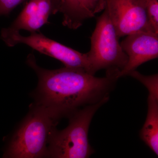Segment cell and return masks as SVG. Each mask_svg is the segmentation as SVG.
Wrapping results in <instances>:
<instances>
[{"label":"cell","instance_id":"5bb4252c","mask_svg":"<svg viewBox=\"0 0 158 158\" xmlns=\"http://www.w3.org/2000/svg\"><path fill=\"white\" fill-rule=\"evenodd\" d=\"M27 0H0V16L9 15L17 6Z\"/></svg>","mask_w":158,"mask_h":158},{"label":"cell","instance_id":"8fae6325","mask_svg":"<svg viewBox=\"0 0 158 158\" xmlns=\"http://www.w3.org/2000/svg\"><path fill=\"white\" fill-rule=\"evenodd\" d=\"M128 76L132 77L142 83L147 88L148 94L158 96V75L157 73L152 75L142 74L136 70L130 73Z\"/></svg>","mask_w":158,"mask_h":158},{"label":"cell","instance_id":"52a82bcc","mask_svg":"<svg viewBox=\"0 0 158 158\" xmlns=\"http://www.w3.org/2000/svg\"><path fill=\"white\" fill-rule=\"evenodd\" d=\"M128 57L127 63L118 73V78L136 70L143 63L158 57V34L140 32L127 36L121 43Z\"/></svg>","mask_w":158,"mask_h":158},{"label":"cell","instance_id":"3957f363","mask_svg":"<svg viewBox=\"0 0 158 158\" xmlns=\"http://www.w3.org/2000/svg\"><path fill=\"white\" fill-rule=\"evenodd\" d=\"M109 98L77 110L69 116V123L64 129L53 128L49 138L48 157H90L94 152L88 140L90 123L97 110Z\"/></svg>","mask_w":158,"mask_h":158},{"label":"cell","instance_id":"6da1fadb","mask_svg":"<svg viewBox=\"0 0 158 158\" xmlns=\"http://www.w3.org/2000/svg\"><path fill=\"white\" fill-rule=\"evenodd\" d=\"M27 63L38 77L37 103L51 108L60 118L110 98L118 79L106 75L98 77L82 69H45L37 65L32 53Z\"/></svg>","mask_w":158,"mask_h":158},{"label":"cell","instance_id":"30bf717a","mask_svg":"<svg viewBox=\"0 0 158 158\" xmlns=\"http://www.w3.org/2000/svg\"><path fill=\"white\" fill-rule=\"evenodd\" d=\"M60 12L63 14V25L73 30L80 27L86 19L94 17L84 8L81 0H63Z\"/></svg>","mask_w":158,"mask_h":158},{"label":"cell","instance_id":"5b68a950","mask_svg":"<svg viewBox=\"0 0 158 158\" xmlns=\"http://www.w3.org/2000/svg\"><path fill=\"white\" fill-rule=\"evenodd\" d=\"M1 39L10 47L19 44H26L44 55L62 62L65 67L82 69L88 73V61L87 53H82L46 37L41 33H31L23 36L18 31L2 29Z\"/></svg>","mask_w":158,"mask_h":158},{"label":"cell","instance_id":"4fadbf2b","mask_svg":"<svg viewBox=\"0 0 158 158\" xmlns=\"http://www.w3.org/2000/svg\"><path fill=\"white\" fill-rule=\"evenodd\" d=\"M82 5L86 10L95 16L96 13L104 10L106 6L105 0H81Z\"/></svg>","mask_w":158,"mask_h":158},{"label":"cell","instance_id":"7a4b0ae2","mask_svg":"<svg viewBox=\"0 0 158 158\" xmlns=\"http://www.w3.org/2000/svg\"><path fill=\"white\" fill-rule=\"evenodd\" d=\"M60 119L51 108L36 102L12 136L3 157H48L50 135Z\"/></svg>","mask_w":158,"mask_h":158},{"label":"cell","instance_id":"ba28073f","mask_svg":"<svg viewBox=\"0 0 158 158\" xmlns=\"http://www.w3.org/2000/svg\"><path fill=\"white\" fill-rule=\"evenodd\" d=\"M63 0H29L22 11L11 26L6 28L9 31L25 30L31 33L48 23L50 16L60 12Z\"/></svg>","mask_w":158,"mask_h":158},{"label":"cell","instance_id":"8992f818","mask_svg":"<svg viewBox=\"0 0 158 158\" xmlns=\"http://www.w3.org/2000/svg\"><path fill=\"white\" fill-rule=\"evenodd\" d=\"M105 1V9L119 38L140 32L155 33L148 22L144 0Z\"/></svg>","mask_w":158,"mask_h":158},{"label":"cell","instance_id":"7c38bea8","mask_svg":"<svg viewBox=\"0 0 158 158\" xmlns=\"http://www.w3.org/2000/svg\"><path fill=\"white\" fill-rule=\"evenodd\" d=\"M148 19L154 33L158 34V0H144Z\"/></svg>","mask_w":158,"mask_h":158},{"label":"cell","instance_id":"277c9868","mask_svg":"<svg viewBox=\"0 0 158 158\" xmlns=\"http://www.w3.org/2000/svg\"><path fill=\"white\" fill-rule=\"evenodd\" d=\"M116 29L107 10L97 19L92 33L90 50L87 53L88 73L94 75L102 69L106 75L118 78V74L127 63L128 57L119 42Z\"/></svg>","mask_w":158,"mask_h":158},{"label":"cell","instance_id":"9c48e42d","mask_svg":"<svg viewBox=\"0 0 158 158\" xmlns=\"http://www.w3.org/2000/svg\"><path fill=\"white\" fill-rule=\"evenodd\" d=\"M146 120L139 136L142 141L158 156V97L148 94Z\"/></svg>","mask_w":158,"mask_h":158}]
</instances>
